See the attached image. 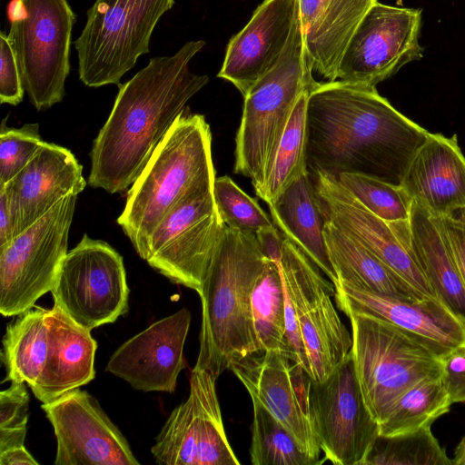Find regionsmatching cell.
Returning <instances> with one entry per match:
<instances>
[{"label": "cell", "mask_w": 465, "mask_h": 465, "mask_svg": "<svg viewBox=\"0 0 465 465\" xmlns=\"http://www.w3.org/2000/svg\"><path fill=\"white\" fill-rule=\"evenodd\" d=\"M429 134L373 86L335 80L317 83L309 93L310 174L360 173L401 186Z\"/></svg>", "instance_id": "cell-1"}, {"label": "cell", "mask_w": 465, "mask_h": 465, "mask_svg": "<svg viewBox=\"0 0 465 465\" xmlns=\"http://www.w3.org/2000/svg\"><path fill=\"white\" fill-rule=\"evenodd\" d=\"M204 41H190L173 55L152 58L119 87L113 109L94 140L88 184L109 193L132 185L187 102L207 83L191 59Z\"/></svg>", "instance_id": "cell-2"}, {"label": "cell", "mask_w": 465, "mask_h": 465, "mask_svg": "<svg viewBox=\"0 0 465 465\" xmlns=\"http://www.w3.org/2000/svg\"><path fill=\"white\" fill-rule=\"evenodd\" d=\"M265 261L255 233L225 224L199 293L202 324L194 365L216 380L233 362L262 352L251 300Z\"/></svg>", "instance_id": "cell-3"}, {"label": "cell", "mask_w": 465, "mask_h": 465, "mask_svg": "<svg viewBox=\"0 0 465 465\" xmlns=\"http://www.w3.org/2000/svg\"><path fill=\"white\" fill-rule=\"evenodd\" d=\"M212 134L198 114L177 117L128 191L117 223L144 260L149 239L173 209L213 192Z\"/></svg>", "instance_id": "cell-4"}, {"label": "cell", "mask_w": 465, "mask_h": 465, "mask_svg": "<svg viewBox=\"0 0 465 465\" xmlns=\"http://www.w3.org/2000/svg\"><path fill=\"white\" fill-rule=\"evenodd\" d=\"M316 83L305 57L299 16L277 64L243 96L233 171L250 178L255 192L297 99Z\"/></svg>", "instance_id": "cell-5"}, {"label": "cell", "mask_w": 465, "mask_h": 465, "mask_svg": "<svg viewBox=\"0 0 465 465\" xmlns=\"http://www.w3.org/2000/svg\"><path fill=\"white\" fill-rule=\"evenodd\" d=\"M345 314L351 327V351L359 384L380 423L407 390L440 375V358L421 340L385 321L364 313Z\"/></svg>", "instance_id": "cell-6"}, {"label": "cell", "mask_w": 465, "mask_h": 465, "mask_svg": "<svg viewBox=\"0 0 465 465\" xmlns=\"http://www.w3.org/2000/svg\"><path fill=\"white\" fill-rule=\"evenodd\" d=\"M7 35L24 88L39 111L61 102L75 15L66 0H13Z\"/></svg>", "instance_id": "cell-7"}, {"label": "cell", "mask_w": 465, "mask_h": 465, "mask_svg": "<svg viewBox=\"0 0 465 465\" xmlns=\"http://www.w3.org/2000/svg\"><path fill=\"white\" fill-rule=\"evenodd\" d=\"M174 0H96L74 45L80 80L88 87L119 84L149 52L153 31Z\"/></svg>", "instance_id": "cell-8"}, {"label": "cell", "mask_w": 465, "mask_h": 465, "mask_svg": "<svg viewBox=\"0 0 465 465\" xmlns=\"http://www.w3.org/2000/svg\"><path fill=\"white\" fill-rule=\"evenodd\" d=\"M77 195L59 201L10 242L0 246V312L17 316L51 292L67 254Z\"/></svg>", "instance_id": "cell-9"}, {"label": "cell", "mask_w": 465, "mask_h": 465, "mask_svg": "<svg viewBox=\"0 0 465 465\" xmlns=\"http://www.w3.org/2000/svg\"><path fill=\"white\" fill-rule=\"evenodd\" d=\"M280 266L302 333L310 377L322 382L351 351L352 337L332 304L333 283L294 242L284 237Z\"/></svg>", "instance_id": "cell-10"}, {"label": "cell", "mask_w": 465, "mask_h": 465, "mask_svg": "<svg viewBox=\"0 0 465 465\" xmlns=\"http://www.w3.org/2000/svg\"><path fill=\"white\" fill-rule=\"evenodd\" d=\"M129 292L122 255L87 234L64 258L51 290L54 304L89 331L124 315Z\"/></svg>", "instance_id": "cell-11"}, {"label": "cell", "mask_w": 465, "mask_h": 465, "mask_svg": "<svg viewBox=\"0 0 465 465\" xmlns=\"http://www.w3.org/2000/svg\"><path fill=\"white\" fill-rule=\"evenodd\" d=\"M185 401L170 413L151 448L163 465H240L225 433L216 379L193 368Z\"/></svg>", "instance_id": "cell-12"}, {"label": "cell", "mask_w": 465, "mask_h": 465, "mask_svg": "<svg viewBox=\"0 0 465 465\" xmlns=\"http://www.w3.org/2000/svg\"><path fill=\"white\" fill-rule=\"evenodd\" d=\"M224 227L213 192L186 201L155 228L144 261L199 294Z\"/></svg>", "instance_id": "cell-13"}, {"label": "cell", "mask_w": 465, "mask_h": 465, "mask_svg": "<svg viewBox=\"0 0 465 465\" xmlns=\"http://www.w3.org/2000/svg\"><path fill=\"white\" fill-rule=\"evenodd\" d=\"M421 10L377 2L350 39L337 80L375 87L423 56L419 43Z\"/></svg>", "instance_id": "cell-14"}, {"label": "cell", "mask_w": 465, "mask_h": 465, "mask_svg": "<svg viewBox=\"0 0 465 465\" xmlns=\"http://www.w3.org/2000/svg\"><path fill=\"white\" fill-rule=\"evenodd\" d=\"M311 404L322 462L362 465L379 423L365 403L351 351L327 379L312 382Z\"/></svg>", "instance_id": "cell-15"}, {"label": "cell", "mask_w": 465, "mask_h": 465, "mask_svg": "<svg viewBox=\"0 0 465 465\" xmlns=\"http://www.w3.org/2000/svg\"><path fill=\"white\" fill-rule=\"evenodd\" d=\"M230 371L247 390L252 401L263 406L297 440L318 464L321 447L312 404V380L284 352L266 351L233 362Z\"/></svg>", "instance_id": "cell-16"}, {"label": "cell", "mask_w": 465, "mask_h": 465, "mask_svg": "<svg viewBox=\"0 0 465 465\" xmlns=\"http://www.w3.org/2000/svg\"><path fill=\"white\" fill-rule=\"evenodd\" d=\"M56 438L55 465H138L117 426L80 388L42 403Z\"/></svg>", "instance_id": "cell-17"}, {"label": "cell", "mask_w": 465, "mask_h": 465, "mask_svg": "<svg viewBox=\"0 0 465 465\" xmlns=\"http://www.w3.org/2000/svg\"><path fill=\"white\" fill-rule=\"evenodd\" d=\"M311 176L325 221L365 247L422 296L439 299L390 223L370 212L335 177L321 172Z\"/></svg>", "instance_id": "cell-18"}, {"label": "cell", "mask_w": 465, "mask_h": 465, "mask_svg": "<svg viewBox=\"0 0 465 465\" xmlns=\"http://www.w3.org/2000/svg\"><path fill=\"white\" fill-rule=\"evenodd\" d=\"M190 324L186 308L153 322L118 347L105 371L135 390L174 392L186 366L183 347Z\"/></svg>", "instance_id": "cell-19"}, {"label": "cell", "mask_w": 465, "mask_h": 465, "mask_svg": "<svg viewBox=\"0 0 465 465\" xmlns=\"http://www.w3.org/2000/svg\"><path fill=\"white\" fill-rule=\"evenodd\" d=\"M337 306L344 313H364L385 321L425 342L441 359L465 346V320L440 299L404 300L334 284Z\"/></svg>", "instance_id": "cell-20"}, {"label": "cell", "mask_w": 465, "mask_h": 465, "mask_svg": "<svg viewBox=\"0 0 465 465\" xmlns=\"http://www.w3.org/2000/svg\"><path fill=\"white\" fill-rule=\"evenodd\" d=\"M299 16V0H264L230 40L217 76L245 96L277 64Z\"/></svg>", "instance_id": "cell-21"}, {"label": "cell", "mask_w": 465, "mask_h": 465, "mask_svg": "<svg viewBox=\"0 0 465 465\" xmlns=\"http://www.w3.org/2000/svg\"><path fill=\"white\" fill-rule=\"evenodd\" d=\"M4 185L17 211L22 232L64 197L78 195L86 182L83 166L70 150L44 142L32 160Z\"/></svg>", "instance_id": "cell-22"}, {"label": "cell", "mask_w": 465, "mask_h": 465, "mask_svg": "<svg viewBox=\"0 0 465 465\" xmlns=\"http://www.w3.org/2000/svg\"><path fill=\"white\" fill-rule=\"evenodd\" d=\"M401 186L434 217L465 210V156L456 134L447 137L430 133Z\"/></svg>", "instance_id": "cell-23"}, {"label": "cell", "mask_w": 465, "mask_h": 465, "mask_svg": "<svg viewBox=\"0 0 465 465\" xmlns=\"http://www.w3.org/2000/svg\"><path fill=\"white\" fill-rule=\"evenodd\" d=\"M378 0H299L304 53L308 64L328 81L337 71L348 43Z\"/></svg>", "instance_id": "cell-24"}, {"label": "cell", "mask_w": 465, "mask_h": 465, "mask_svg": "<svg viewBox=\"0 0 465 465\" xmlns=\"http://www.w3.org/2000/svg\"><path fill=\"white\" fill-rule=\"evenodd\" d=\"M49 351L45 370L32 392L42 403L80 388L95 377L96 341L57 305L48 309Z\"/></svg>", "instance_id": "cell-25"}, {"label": "cell", "mask_w": 465, "mask_h": 465, "mask_svg": "<svg viewBox=\"0 0 465 465\" xmlns=\"http://www.w3.org/2000/svg\"><path fill=\"white\" fill-rule=\"evenodd\" d=\"M436 296L465 320V287L436 217L412 201L410 219L390 223Z\"/></svg>", "instance_id": "cell-26"}, {"label": "cell", "mask_w": 465, "mask_h": 465, "mask_svg": "<svg viewBox=\"0 0 465 465\" xmlns=\"http://www.w3.org/2000/svg\"><path fill=\"white\" fill-rule=\"evenodd\" d=\"M268 206L274 226L299 246L334 285L338 278L324 239L326 221L309 171Z\"/></svg>", "instance_id": "cell-27"}, {"label": "cell", "mask_w": 465, "mask_h": 465, "mask_svg": "<svg viewBox=\"0 0 465 465\" xmlns=\"http://www.w3.org/2000/svg\"><path fill=\"white\" fill-rule=\"evenodd\" d=\"M323 234L338 282L404 300L428 299L365 247L327 221Z\"/></svg>", "instance_id": "cell-28"}, {"label": "cell", "mask_w": 465, "mask_h": 465, "mask_svg": "<svg viewBox=\"0 0 465 465\" xmlns=\"http://www.w3.org/2000/svg\"><path fill=\"white\" fill-rule=\"evenodd\" d=\"M4 381H25L34 389L45 370L49 351L48 309L35 305L6 325L2 340Z\"/></svg>", "instance_id": "cell-29"}, {"label": "cell", "mask_w": 465, "mask_h": 465, "mask_svg": "<svg viewBox=\"0 0 465 465\" xmlns=\"http://www.w3.org/2000/svg\"><path fill=\"white\" fill-rule=\"evenodd\" d=\"M312 88L304 90L297 99L279 143L267 163L262 185L255 192L267 204L273 203L291 183L308 172L307 104Z\"/></svg>", "instance_id": "cell-30"}, {"label": "cell", "mask_w": 465, "mask_h": 465, "mask_svg": "<svg viewBox=\"0 0 465 465\" xmlns=\"http://www.w3.org/2000/svg\"><path fill=\"white\" fill-rule=\"evenodd\" d=\"M451 405L440 375L426 378L398 398L379 423V434L393 436L431 427Z\"/></svg>", "instance_id": "cell-31"}, {"label": "cell", "mask_w": 465, "mask_h": 465, "mask_svg": "<svg viewBox=\"0 0 465 465\" xmlns=\"http://www.w3.org/2000/svg\"><path fill=\"white\" fill-rule=\"evenodd\" d=\"M254 330L262 351L286 354L285 298L280 262L266 259L252 293Z\"/></svg>", "instance_id": "cell-32"}, {"label": "cell", "mask_w": 465, "mask_h": 465, "mask_svg": "<svg viewBox=\"0 0 465 465\" xmlns=\"http://www.w3.org/2000/svg\"><path fill=\"white\" fill-rule=\"evenodd\" d=\"M251 462L253 465H316L294 436L268 410L252 401Z\"/></svg>", "instance_id": "cell-33"}, {"label": "cell", "mask_w": 465, "mask_h": 465, "mask_svg": "<svg viewBox=\"0 0 465 465\" xmlns=\"http://www.w3.org/2000/svg\"><path fill=\"white\" fill-rule=\"evenodd\" d=\"M362 465H453L430 427L383 436L378 434Z\"/></svg>", "instance_id": "cell-34"}, {"label": "cell", "mask_w": 465, "mask_h": 465, "mask_svg": "<svg viewBox=\"0 0 465 465\" xmlns=\"http://www.w3.org/2000/svg\"><path fill=\"white\" fill-rule=\"evenodd\" d=\"M336 179L379 218L388 223L410 219L412 199L401 186L360 173H341Z\"/></svg>", "instance_id": "cell-35"}, {"label": "cell", "mask_w": 465, "mask_h": 465, "mask_svg": "<svg viewBox=\"0 0 465 465\" xmlns=\"http://www.w3.org/2000/svg\"><path fill=\"white\" fill-rule=\"evenodd\" d=\"M213 193L220 216L227 226L253 233L274 226L260 204L229 176L215 178Z\"/></svg>", "instance_id": "cell-36"}, {"label": "cell", "mask_w": 465, "mask_h": 465, "mask_svg": "<svg viewBox=\"0 0 465 465\" xmlns=\"http://www.w3.org/2000/svg\"><path fill=\"white\" fill-rule=\"evenodd\" d=\"M0 132V186L10 182L35 156L45 141L38 124H25L19 128L5 126Z\"/></svg>", "instance_id": "cell-37"}, {"label": "cell", "mask_w": 465, "mask_h": 465, "mask_svg": "<svg viewBox=\"0 0 465 465\" xmlns=\"http://www.w3.org/2000/svg\"><path fill=\"white\" fill-rule=\"evenodd\" d=\"M0 102L17 105L25 90L15 54L4 32L0 34Z\"/></svg>", "instance_id": "cell-38"}, {"label": "cell", "mask_w": 465, "mask_h": 465, "mask_svg": "<svg viewBox=\"0 0 465 465\" xmlns=\"http://www.w3.org/2000/svg\"><path fill=\"white\" fill-rule=\"evenodd\" d=\"M25 384L12 381L0 392V429H27L30 399Z\"/></svg>", "instance_id": "cell-39"}, {"label": "cell", "mask_w": 465, "mask_h": 465, "mask_svg": "<svg viewBox=\"0 0 465 465\" xmlns=\"http://www.w3.org/2000/svg\"><path fill=\"white\" fill-rule=\"evenodd\" d=\"M436 218L465 287V210Z\"/></svg>", "instance_id": "cell-40"}, {"label": "cell", "mask_w": 465, "mask_h": 465, "mask_svg": "<svg viewBox=\"0 0 465 465\" xmlns=\"http://www.w3.org/2000/svg\"><path fill=\"white\" fill-rule=\"evenodd\" d=\"M440 363V378L452 404L465 402V346L443 356Z\"/></svg>", "instance_id": "cell-41"}, {"label": "cell", "mask_w": 465, "mask_h": 465, "mask_svg": "<svg viewBox=\"0 0 465 465\" xmlns=\"http://www.w3.org/2000/svg\"><path fill=\"white\" fill-rule=\"evenodd\" d=\"M21 233L18 214L6 185L0 186V246Z\"/></svg>", "instance_id": "cell-42"}, {"label": "cell", "mask_w": 465, "mask_h": 465, "mask_svg": "<svg viewBox=\"0 0 465 465\" xmlns=\"http://www.w3.org/2000/svg\"><path fill=\"white\" fill-rule=\"evenodd\" d=\"M255 235L264 257L271 261H280L284 240L282 233L272 226L258 231Z\"/></svg>", "instance_id": "cell-43"}, {"label": "cell", "mask_w": 465, "mask_h": 465, "mask_svg": "<svg viewBox=\"0 0 465 465\" xmlns=\"http://www.w3.org/2000/svg\"><path fill=\"white\" fill-rule=\"evenodd\" d=\"M39 462L25 446L0 451V465H38Z\"/></svg>", "instance_id": "cell-44"}, {"label": "cell", "mask_w": 465, "mask_h": 465, "mask_svg": "<svg viewBox=\"0 0 465 465\" xmlns=\"http://www.w3.org/2000/svg\"><path fill=\"white\" fill-rule=\"evenodd\" d=\"M27 429H0V451L25 446Z\"/></svg>", "instance_id": "cell-45"}, {"label": "cell", "mask_w": 465, "mask_h": 465, "mask_svg": "<svg viewBox=\"0 0 465 465\" xmlns=\"http://www.w3.org/2000/svg\"><path fill=\"white\" fill-rule=\"evenodd\" d=\"M453 465H465V435L455 448L452 459Z\"/></svg>", "instance_id": "cell-46"}]
</instances>
